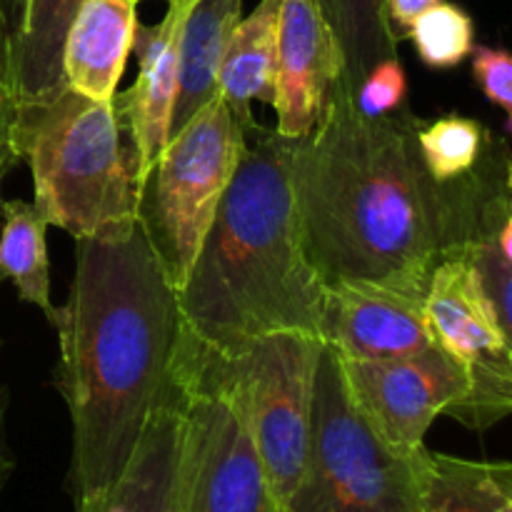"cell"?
Here are the masks:
<instances>
[{
	"instance_id": "obj_1",
	"label": "cell",
	"mask_w": 512,
	"mask_h": 512,
	"mask_svg": "<svg viewBox=\"0 0 512 512\" xmlns=\"http://www.w3.org/2000/svg\"><path fill=\"white\" fill-rule=\"evenodd\" d=\"M58 333L55 388L73 428V505L103 495L128 465L173 375L178 295L138 220L75 238L68 298L48 320Z\"/></svg>"
},
{
	"instance_id": "obj_2",
	"label": "cell",
	"mask_w": 512,
	"mask_h": 512,
	"mask_svg": "<svg viewBox=\"0 0 512 512\" xmlns=\"http://www.w3.org/2000/svg\"><path fill=\"white\" fill-rule=\"evenodd\" d=\"M420 123L405 108L363 115L340 73L320 123L303 138H283L300 240L323 285L428 290L448 250V203L420 158Z\"/></svg>"
},
{
	"instance_id": "obj_3",
	"label": "cell",
	"mask_w": 512,
	"mask_h": 512,
	"mask_svg": "<svg viewBox=\"0 0 512 512\" xmlns=\"http://www.w3.org/2000/svg\"><path fill=\"white\" fill-rule=\"evenodd\" d=\"M188 278L180 328L210 350L270 333L323 340L325 285L300 240L283 138L255 125Z\"/></svg>"
},
{
	"instance_id": "obj_4",
	"label": "cell",
	"mask_w": 512,
	"mask_h": 512,
	"mask_svg": "<svg viewBox=\"0 0 512 512\" xmlns=\"http://www.w3.org/2000/svg\"><path fill=\"white\" fill-rule=\"evenodd\" d=\"M13 108V145L33 175V205L48 225L93 238L135 223L138 160L113 100L63 88Z\"/></svg>"
},
{
	"instance_id": "obj_5",
	"label": "cell",
	"mask_w": 512,
	"mask_h": 512,
	"mask_svg": "<svg viewBox=\"0 0 512 512\" xmlns=\"http://www.w3.org/2000/svg\"><path fill=\"white\" fill-rule=\"evenodd\" d=\"M423 450L400 455L375 435L350 398L338 353L323 345L308 460L285 512H418Z\"/></svg>"
},
{
	"instance_id": "obj_6",
	"label": "cell",
	"mask_w": 512,
	"mask_h": 512,
	"mask_svg": "<svg viewBox=\"0 0 512 512\" xmlns=\"http://www.w3.org/2000/svg\"><path fill=\"white\" fill-rule=\"evenodd\" d=\"M180 345L233 390L275 503L285 512L308 460L315 375L325 343L305 333H270L218 353L180 328Z\"/></svg>"
},
{
	"instance_id": "obj_7",
	"label": "cell",
	"mask_w": 512,
	"mask_h": 512,
	"mask_svg": "<svg viewBox=\"0 0 512 512\" xmlns=\"http://www.w3.org/2000/svg\"><path fill=\"white\" fill-rule=\"evenodd\" d=\"M245 145L248 130L215 95L168 140L140 188L135 220L173 290L198 258Z\"/></svg>"
},
{
	"instance_id": "obj_8",
	"label": "cell",
	"mask_w": 512,
	"mask_h": 512,
	"mask_svg": "<svg viewBox=\"0 0 512 512\" xmlns=\"http://www.w3.org/2000/svg\"><path fill=\"white\" fill-rule=\"evenodd\" d=\"M173 373L185 390L180 512H280L233 390L180 345Z\"/></svg>"
},
{
	"instance_id": "obj_9",
	"label": "cell",
	"mask_w": 512,
	"mask_h": 512,
	"mask_svg": "<svg viewBox=\"0 0 512 512\" xmlns=\"http://www.w3.org/2000/svg\"><path fill=\"white\" fill-rule=\"evenodd\" d=\"M425 315L438 343L468 373V398L450 418L485 430L512 410V338L500 330L458 258H443L430 273Z\"/></svg>"
},
{
	"instance_id": "obj_10",
	"label": "cell",
	"mask_w": 512,
	"mask_h": 512,
	"mask_svg": "<svg viewBox=\"0 0 512 512\" xmlns=\"http://www.w3.org/2000/svg\"><path fill=\"white\" fill-rule=\"evenodd\" d=\"M338 360L355 408L400 455L420 453L438 415L468 398V373L438 345L405 358Z\"/></svg>"
},
{
	"instance_id": "obj_11",
	"label": "cell",
	"mask_w": 512,
	"mask_h": 512,
	"mask_svg": "<svg viewBox=\"0 0 512 512\" xmlns=\"http://www.w3.org/2000/svg\"><path fill=\"white\" fill-rule=\"evenodd\" d=\"M425 288L393 283L325 285L323 343L345 360H388L435 348Z\"/></svg>"
},
{
	"instance_id": "obj_12",
	"label": "cell",
	"mask_w": 512,
	"mask_h": 512,
	"mask_svg": "<svg viewBox=\"0 0 512 512\" xmlns=\"http://www.w3.org/2000/svg\"><path fill=\"white\" fill-rule=\"evenodd\" d=\"M340 73L343 58L318 0H280L275 133L285 140L308 135L323 118L330 88Z\"/></svg>"
},
{
	"instance_id": "obj_13",
	"label": "cell",
	"mask_w": 512,
	"mask_h": 512,
	"mask_svg": "<svg viewBox=\"0 0 512 512\" xmlns=\"http://www.w3.org/2000/svg\"><path fill=\"white\" fill-rule=\"evenodd\" d=\"M163 20L138 25L133 53L138 58V78L125 93H115L113 105L138 160V193L150 168L168 145L170 115L178 93L180 35L195 0H165Z\"/></svg>"
},
{
	"instance_id": "obj_14",
	"label": "cell",
	"mask_w": 512,
	"mask_h": 512,
	"mask_svg": "<svg viewBox=\"0 0 512 512\" xmlns=\"http://www.w3.org/2000/svg\"><path fill=\"white\" fill-rule=\"evenodd\" d=\"M185 423V390L173 373L123 473L75 512H180Z\"/></svg>"
},
{
	"instance_id": "obj_15",
	"label": "cell",
	"mask_w": 512,
	"mask_h": 512,
	"mask_svg": "<svg viewBox=\"0 0 512 512\" xmlns=\"http://www.w3.org/2000/svg\"><path fill=\"white\" fill-rule=\"evenodd\" d=\"M140 0H83L63 40V83L90 100H113L138 30Z\"/></svg>"
},
{
	"instance_id": "obj_16",
	"label": "cell",
	"mask_w": 512,
	"mask_h": 512,
	"mask_svg": "<svg viewBox=\"0 0 512 512\" xmlns=\"http://www.w3.org/2000/svg\"><path fill=\"white\" fill-rule=\"evenodd\" d=\"M83 0H25L5 43L3 90L10 105L40 103L65 88L63 40Z\"/></svg>"
},
{
	"instance_id": "obj_17",
	"label": "cell",
	"mask_w": 512,
	"mask_h": 512,
	"mask_svg": "<svg viewBox=\"0 0 512 512\" xmlns=\"http://www.w3.org/2000/svg\"><path fill=\"white\" fill-rule=\"evenodd\" d=\"M240 18L243 0H195L180 35L178 93L170 115V138L180 133L203 105L220 95V63Z\"/></svg>"
},
{
	"instance_id": "obj_18",
	"label": "cell",
	"mask_w": 512,
	"mask_h": 512,
	"mask_svg": "<svg viewBox=\"0 0 512 512\" xmlns=\"http://www.w3.org/2000/svg\"><path fill=\"white\" fill-rule=\"evenodd\" d=\"M278 3L260 0L248 18H240L225 48L218 93L238 123L253 130V103L273 105L278 65Z\"/></svg>"
},
{
	"instance_id": "obj_19",
	"label": "cell",
	"mask_w": 512,
	"mask_h": 512,
	"mask_svg": "<svg viewBox=\"0 0 512 512\" xmlns=\"http://www.w3.org/2000/svg\"><path fill=\"white\" fill-rule=\"evenodd\" d=\"M418 512H512V465L420 455Z\"/></svg>"
},
{
	"instance_id": "obj_20",
	"label": "cell",
	"mask_w": 512,
	"mask_h": 512,
	"mask_svg": "<svg viewBox=\"0 0 512 512\" xmlns=\"http://www.w3.org/2000/svg\"><path fill=\"white\" fill-rule=\"evenodd\" d=\"M0 283L10 280L23 303L35 305L50 320L55 305L50 300V268L45 248L48 223L25 200H0Z\"/></svg>"
},
{
	"instance_id": "obj_21",
	"label": "cell",
	"mask_w": 512,
	"mask_h": 512,
	"mask_svg": "<svg viewBox=\"0 0 512 512\" xmlns=\"http://www.w3.org/2000/svg\"><path fill=\"white\" fill-rule=\"evenodd\" d=\"M318 8L338 43L343 78L353 88L373 65L398 55V35L385 18V0H318Z\"/></svg>"
},
{
	"instance_id": "obj_22",
	"label": "cell",
	"mask_w": 512,
	"mask_h": 512,
	"mask_svg": "<svg viewBox=\"0 0 512 512\" xmlns=\"http://www.w3.org/2000/svg\"><path fill=\"white\" fill-rule=\"evenodd\" d=\"M488 135L480 120L465 115H445L433 123H420L418 150L430 178L443 185L470 173L483 155Z\"/></svg>"
},
{
	"instance_id": "obj_23",
	"label": "cell",
	"mask_w": 512,
	"mask_h": 512,
	"mask_svg": "<svg viewBox=\"0 0 512 512\" xmlns=\"http://www.w3.org/2000/svg\"><path fill=\"white\" fill-rule=\"evenodd\" d=\"M405 38L413 40L418 58L428 68H458L475 48V23L468 10L443 0L420 13Z\"/></svg>"
},
{
	"instance_id": "obj_24",
	"label": "cell",
	"mask_w": 512,
	"mask_h": 512,
	"mask_svg": "<svg viewBox=\"0 0 512 512\" xmlns=\"http://www.w3.org/2000/svg\"><path fill=\"white\" fill-rule=\"evenodd\" d=\"M408 98V75L400 58H385L368 70L355 88V105L368 118L398 113Z\"/></svg>"
},
{
	"instance_id": "obj_25",
	"label": "cell",
	"mask_w": 512,
	"mask_h": 512,
	"mask_svg": "<svg viewBox=\"0 0 512 512\" xmlns=\"http://www.w3.org/2000/svg\"><path fill=\"white\" fill-rule=\"evenodd\" d=\"M473 75L480 90L505 115H512V58L505 48L475 45L473 48Z\"/></svg>"
},
{
	"instance_id": "obj_26",
	"label": "cell",
	"mask_w": 512,
	"mask_h": 512,
	"mask_svg": "<svg viewBox=\"0 0 512 512\" xmlns=\"http://www.w3.org/2000/svg\"><path fill=\"white\" fill-rule=\"evenodd\" d=\"M438 3H443V0H385V18H388L390 28L395 30L400 40L405 38L408 28L420 13H425V10Z\"/></svg>"
},
{
	"instance_id": "obj_27",
	"label": "cell",
	"mask_w": 512,
	"mask_h": 512,
	"mask_svg": "<svg viewBox=\"0 0 512 512\" xmlns=\"http://www.w3.org/2000/svg\"><path fill=\"white\" fill-rule=\"evenodd\" d=\"M15 163H18V153L13 145V108L8 100H3L0 103V185Z\"/></svg>"
},
{
	"instance_id": "obj_28",
	"label": "cell",
	"mask_w": 512,
	"mask_h": 512,
	"mask_svg": "<svg viewBox=\"0 0 512 512\" xmlns=\"http://www.w3.org/2000/svg\"><path fill=\"white\" fill-rule=\"evenodd\" d=\"M15 470V460L8 450V440H5V398L0 393V493H3L5 483L10 480Z\"/></svg>"
},
{
	"instance_id": "obj_29",
	"label": "cell",
	"mask_w": 512,
	"mask_h": 512,
	"mask_svg": "<svg viewBox=\"0 0 512 512\" xmlns=\"http://www.w3.org/2000/svg\"><path fill=\"white\" fill-rule=\"evenodd\" d=\"M5 100V90H3V55H0V103Z\"/></svg>"
},
{
	"instance_id": "obj_30",
	"label": "cell",
	"mask_w": 512,
	"mask_h": 512,
	"mask_svg": "<svg viewBox=\"0 0 512 512\" xmlns=\"http://www.w3.org/2000/svg\"><path fill=\"white\" fill-rule=\"evenodd\" d=\"M18 3H20V5H25V0H18Z\"/></svg>"
}]
</instances>
